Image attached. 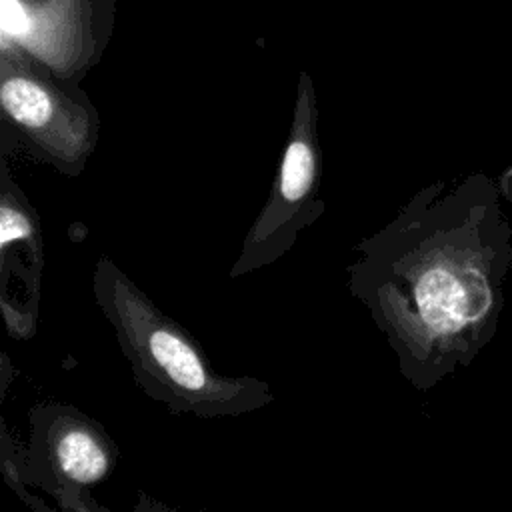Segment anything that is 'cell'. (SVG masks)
Returning <instances> with one entry per match:
<instances>
[{
	"instance_id": "7",
	"label": "cell",
	"mask_w": 512,
	"mask_h": 512,
	"mask_svg": "<svg viewBox=\"0 0 512 512\" xmlns=\"http://www.w3.org/2000/svg\"><path fill=\"white\" fill-rule=\"evenodd\" d=\"M2 476L6 484L32 508H42L34 498H30V492L26 490V472H24V450L18 442H14L6 430H2Z\"/></svg>"
},
{
	"instance_id": "8",
	"label": "cell",
	"mask_w": 512,
	"mask_h": 512,
	"mask_svg": "<svg viewBox=\"0 0 512 512\" xmlns=\"http://www.w3.org/2000/svg\"><path fill=\"white\" fill-rule=\"evenodd\" d=\"M0 28L12 38H26L32 32V18L20 0H0Z\"/></svg>"
},
{
	"instance_id": "2",
	"label": "cell",
	"mask_w": 512,
	"mask_h": 512,
	"mask_svg": "<svg viewBox=\"0 0 512 512\" xmlns=\"http://www.w3.org/2000/svg\"><path fill=\"white\" fill-rule=\"evenodd\" d=\"M92 292L136 386L172 414L236 418L276 400L270 382L220 372L198 340L104 254L92 272Z\"/></svg>"
},
{
	"instance_id": "4",
	"label": "cell",
	"mask_w": 512,
	"mask_h": 512,
	"mask_svg": "<svg viewBox=\"0 0 512 512\" xmlns=\"http://www.w3.org/2000/svg\"><path fill=\"white\" fill-rule=\"evenodd\" d=\"M118 448L106 428L72 404L42 402L30 410L26 480L56 498L58 508L104 510L90 488L114 470Z\"/></svg>"
},
{
	"instance_id": "1",
	"label": "cell",
	"mask_w": 512,
	"mask_h": 512,
	"mask_svg": "<svg viewBox=\"0 0 512 512\" xmlns=\"http://www.w3.org/2000/svg\"><path fill=\"white\" fill-rule=\"evenodd\" d=\"M352 254L348 292L416 390L466 370L496 336L512 222L490 176L470 172L418 188Z\"/></svg>"
},
{
	"instance_id": "3",
	"label": "cell",
	"mask_w": 512,
	"mask_h": 512,
	"mask_svg": "<svg viewBox=\"0 0 512 512\" xmlns=\"http://www.w3.org/2000/svg\"><path fill=\"white\" fill-rule=\"evenodd\" d=\"M322 146L310 94H300L270 194L248 228L228 278L272 266L292 250L300 234L324 212Z\"/></svg>"
},
{
	"instance_id": "5",
	"label": "cell",
	"mask_w": 512,
	"mask_h": 512,
	"mask_svg": "<svg viewBox=\"0 0 512 512\" xmlns=\"http://www.w3.org/2000/svg\"><path fill=\"white\" fill-rule=\"evenodd\" d=\"M6 126L16 144L60 174L78 176L98 146V116L92 108L62 98L26 74H6L0 88Z\"/></svg>"
},
{
	"instance_id": "6",
	"label": "cell",
	"mask_w": 512,
	"mask_h": 512,
	"mask_svg": "<svg viewBox=\"0 0 512 512\" xmlns=\"http://www.w3.org/2000/svg\"><path fill=\"white\" fill-rule=\"evenodd\" d=\"M0 176V272L2 278L16 276L22 286V314L34 328L40 278L46 264L40 220L6 164H2Z\"/></svg>"
}]
</instances>
